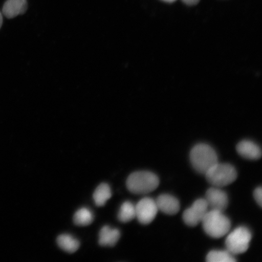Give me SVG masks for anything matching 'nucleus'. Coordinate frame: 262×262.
<instances>
[{
  "label": "nucleus",
  "mask_w": 262,
  "mask_h": 262,
  "mask_svg": "<svg viewBox=\"0 0 262 262\" xmlns=\"http://www.w3.org/2000/svg\"><path fill=\"white\" fill-rule=\"evenodd\" d=\"M190 160L196 172L205 174L212 166L218 162V157L215 150L211 146L200 143L191 149Z\"/></svg>",
  "instance_id": "nucleus-1"
},
{
  "label": "nucleus",
  "mask_w": 262,
  "mask_h": 262,
  "mask_svg": "<svg viewBox=\"0 0 262 262\" xmlns=\"http://www.w3.org/2000/svg\"><path fill=\"white\" fill-rule=\"evenodd\" d=\"M202 223L206 233L215 238L227 234L231 227L230 220L223 212L212 209L206 213Z\"/></svg>",
  "instance_id": "nucleus-2"
},
{
  "label": "nucleus",
  "mask_w": 262,
  "mask_h": 262,
  "mask_svg": "<svg viewBox=\"0 0 262 262\" xmlns=\"http://www.w3.org/2000/svg\"><path fill=\"white\" fill-rule=\"evenodd\" d=\"M159 185V179L149 171H137L131 173L126 181L129 191L135 194H146L155 191Z\"/></svg>",
  "instance_id": "nucleus-3"
},
{
  "label": "nucleus",
  "mask_w": 262,
  "mask_h": 262,
  "mask_svg": "<svg viewBox=\"0 0 262 262\" xmlns=\"http://www.w3.org/2000/svg\"><path fill=\"white\" fill-rule=\"evenodd\" d=\"M205 175L207 181L214 187L222 188L233 183L237 179V173L230 164L217 162Z\"/></svg>",
  "instance_id": "nucleus-4"
},
{
  "label": "nucleus",
  "mask_w": 262,
  "mask_h": 262,
  "mask_svg": "<svg viewBox=\"0 0 262 262\" xmlns=\"http://www.w3.org/2000/svg\"><path fill=\"white\" fill-rule=\"evenodd\" d=\"M252 238L248 228L239 227L229 234L225 241L227 251L232 255L243 254L248 250Z\"/></svg>",
  "instance_id": "nucleus-5"
},
{
  "label": "nucleus",
  "mask_w": 262,
  "mask_h": 262,
  "mask_svg": "<svg viewBox=\"0 0 262 262\" xmlns=\"http://www.w3.org/2000/svg\"><path fill=\"white\" fill-rule=\"evenodd\" d=\"M158 211L156 201L151 198L141 199L136 205V218L143 225H148L155 220Z\"/></svg>",
  "instance_id": "nucleus-6"
},
{
  "label": "nucleus",
  "mask_w": 262,
  "mask_h": 262,
  "mask_svg": "<svg viewBox=\"0 0 262 262\" xmlns=\"http://www.w3.org/2000/svg\"><path fill=\"white\" fill-rule=\"evenodd\" d=\"M208 211V205L205 199L196 200L191 207L183 212V220L189 227H195L202 222Z\"/></svg>",
  "instance_id": "nucleus-7"
},
{
  "label": "nucleus",
  "mask_w": 262,
  "mask_h": 262,
  "mask_svg": "<svg viewBox=\"0 0 262 262\" xmlns=\"http://www.w3.org/2000/svg\"><path fill=\"white\" fill-rule=\"evenodd\" d=\"M205 201L208 208L212 210L224 212L228 206V198L225 191L221 188L213 187L208 189L206 192Z\"/></svg>",
  "instance_id": "nucleus-8"
},
{
  "label": "nucleus",
  "mask_w": 262,
  "mask_h": 262,
  "mask_svg": "<svg viewBox=\"0 0 262 262\" xmlns=\"http://www.w3.org/2000/svg\"><path fill=\"white\" fill-rule=\"evenodd\" d=\"M159 210L168 215H175L179 211L178 199L169 194L160 195L156 201Z\"/></svg>",
  "instance_id": "nucleus-9"
},
{
  "label": "nucleus",
  "mask_w": 262,
  "mask_h": 262,
  "mask_svg": "<svg viewBox=\"0 0 262 262\" xmlns=\"http://www.w3.org/2000/svg\"><path fill=\"white\" fill-rule=\"evenodd\" d=\"M27 9V0H7L3 6V14L11 19L25 14Z\"/></svg>",
  "instance_id": "nucleus-10"
},
{
  "label": "nucleus",
  "mask_w": 262,
  "mask_h": 262,
  "mask_svg": "<svg viewBox=\"0 0 262 262\" xmlns=\"http://www.w3.org/2000/svg\"><path fill=\"white\" fill-rule=\"evenodd\" d=\"M237 152L244 158L258 160L261 158V151L257 144L250 140H243L236 147Z\"/></svg>",
  "instance_id": "nucleus-11"
},
{
  "label": "nucleus",
  "mask_w": 262,
  "mask_h": 262,
  "mask_svg": "<svg viewBox=\"0 0 262 262\" xmlns=\"http://www.w3.org/2000/svg\"><path fill=\"white\" fill-rule=\"evenodd\" d=\"M120 235L119 229L104 226L100 231L98 243L102 247H114L119 241Z\"/></svg>",
  "instance_id": "nucleus-12"
},
{
  "label": "nucleus",
  "mask_w": 262,
  "mask_h": 262,
  "mask_svg": "<svg viewBox=\"0 0 262 262\" xmlns=\"http://www.w3.org/2000/svg\"><path fill=\"white\" fill-rule=\"evenodd\" d=\"M58 247L68 253H74L80 247V242L70 234L59 235L57 240Z\"/></svg>",
  "instance_id": "nucleus-13"
},
{
  "label": "nucleus",
  "mask_w": 262,
  "mask_h": 262,
  "mask_svg": "<svg viewBox=\"0 0 262 262\" xmlns=\"http://www.w3.org/2000/svg\"><path fill=\"white\" fill-rule=\"evenodd\" d=\"M112 196V191L109 185L103 183L98 186L94 192L93 198L95 204L98 206H103Z\"/></svg>",
  "instance_id": "nucleus-14"
},
{
  "label": "nucleus",
  "mask_w": 262,
  "mask_h": 262,
  "mask_svg": "<svg viewBox=\"0 0 262 262\" xmlns=\"http://www.w3.org/2000/svg\"><path fill=\"white\" fill-rule=\"evenodd\" d=\"M94 216L90 209L82 208L75 213L74 215V224L80 227H86L93 222Z\"/></svg>",
  "instance_id": "nucleus-15"
},
{
  "label": "nucleus",
  "mask_w": 262,
  "mask_h": 262,
  "mask_svg": "<svg viewBox=\"0 0 262 262\" xmlns=\"http://www.w3.org/2000/svg\"><path fill=\"white\" fill-rule=\"evenodd\" d=\"M136 218V205L132 202L126 201L121 206L118 219L123 223H127Z\"/></svg>",
  "instance_id": "nucleus-16"
},
{
  "label": "nucleus",
  "mask_w": 262,
  "mask_h": 262,
  "mask_svg": "<svg viewBox=\"0 0 262 262\" xmlns=\"http://www.w3.org/2000/svg\"><path fill=\"white\" fill-rule=\"evenodd\" d=\"M206 261L208 262H235L236 259L228 251L214 250L209 252L206 255Z\"/></svg>",
  "instance_id": "nucleus-17"
},
{
  "label": "nucleus",
  "mask_w": 262,
  "mask_h": 262,
  "mask_svg": "<svg viewBox=\"0 0 262 262\" xmlns=\"http://www.w3.org/2000/svg\"><path fill=\"white\" fill-rule=\"evenodd\" d=\"M254 196L255 201L257 203V204L260 206H261L262 204V189L261 186L258 187L255 189L254 192Z\"/></svg>",
  "instance_id": "nucleus-18"
},
{
  "label": "nucleus",
  "mask_w": 262,
  "mask_h": 262,
  "mask_svg": "<svg viewBox=\"0 0 262 262\" xmlns=\"http://www.w3.org/2000/svg\"><path fill=\"white\" fill-rule=\"evenodd\" d=\"M182 1L185 3L186 5L193 6L198 4L200 0H182Z\"/></svg>",
  "instance_id": "nucleus-19"
},
{
  "label": "nucleus",
  "mask_w": 262,
  "mask_h": 262,
  "mask_svg": "<svg viewBox=\"0 0 262 262\" xmlns=\"http://www.w3.org/2000/svg\"><path fill=\"white\" fill-rule=\"evenodd\" d=\"M2 25H3V16L1 14V13H0V29H1Z\"/></svg>",
  "instance_id": "nucleus-20"
},
{
  "label": "nucleus",
  "mask_w": 262,
  "mask_h": 262,
  "mask_svg": "<svg viewBox=\"0 0 262 262\" xmlns=\"http://www.w3.org/2000/svg\"><path fill=\"white\" fill-rule=\"evenodd\" d=\"M162 1L166 2V3H171L175 2L176 1H177V0H162Z\"/></svg>",
  "instance_id": "nucleus-21"
}]
</instances>
